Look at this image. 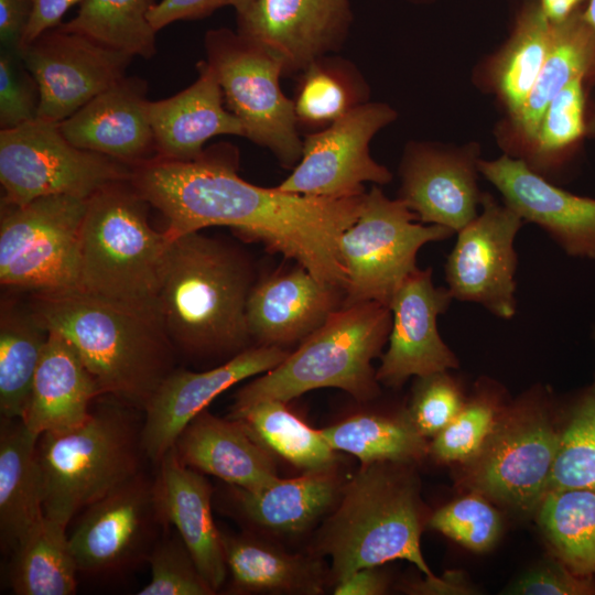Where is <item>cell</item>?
Returning a JSON list of instances; mask_svg holds the SVG:
<instances>
[{"label":"cell","mask_w":595,"mask_h":595,"mask_svg":"<svg viewBox=\"0 0 595 595\" xmlns=\"http://www.w3.org/2000/svg\"><path fill=\"white\" fill-rule=\"evenodd\" d=\"M237 167L235 149L217 147L191 161L155 156L133 165L130 182L165 217L171 239L230 227L345 291L338 242L357 219L366 192L344 198L293 194L253 185Z\"/></svg>","instance_id":"6da1fadb"},{"label":"cell","mask_w":595,"mask_h":595,"mask_svg":"<svg viewBox=\"0 0 595 595\" xmlns=\"http://www.w3.org/2000/svg\"><path fill=\"white\" fill-rule=\"evenodd\" d=\"M29 309L75 347L101 394L137 410L175 369L176 348L156 313L82 290L32 293Z\"/></svg>","instance_id":"7a4b0ae2"},{"label":"cell","mask_w":595,"mask_h":595,"mask_svg":"<svg viewBox=\"0 0 595 595\" xmlns=\"http://www.w3.org/2000/svg\"><path fill=\"white\" fill-rule=\"evenodd\" d=\"M244 252L199 231L172 239L159 313L175 346L190 356H235L250 347L247 301L256 282Z\"/></svg>","instance_id":"3957f363"},{"label":"cell","mask_w":595,"mask_h":595,"mask_svg":"<svg viewBox=\"0 0 595 595\" xmlns=\"http://www.w3.org/2000/svg\"><path fill=\"white\" fill-rule=\"evenodd\" d=\"M402 463L361 465L343 485L334 512L315 540L316 556H329L336 583L355 571L392 560L414 564L428 578L420 547L421 512L416 485Z\"/></svg>","instance_id":"277c9868"},{"label":"cell","mask_w":595,"mask_h":595,"mask_svg":"<svg viewBox=\"0 0 595 595\" xmlns=\"http://www.w3.org/2000/svg\"><path fill=\"white\" fill-rule=\"evenodd\" d=\"M151 206L130 178L107 184L87 199L80 238L79 290L159 313V292L172 239L155 230Z\"/></svg>","instance_id":"5b68a950"},{"label":"cell","mask_w":595,"mask_h":595,"mask_svg":"<svg viewBox=\"0 0 595 595\" xmlns=\"http://www.w3.org/2000/svg\"><path fill=\"white\" fill-rule=\"evenodd\" d=\"M389 306L368 301L342 306L274 368L238 390L232 408L262 400L289 402L320 388H337L358 401L379 392L371 361L388 342Z\"/></svg>","instance_id":"8992f818"},{"label":"cell","mask_w":595,"mask_h":595,"mask_svg":"<svg viewBox=\"0 0 595 595\" xmlns=\"http://www.w3.org/2000/svg\"><path fill=\"white\" fill-rule=\"evenodd\" d=\"M118 400L78 428L37 442L44 516L68 526L87 507L141 472L142 420Z\"/></svg>","instance_id":"52a82bcc"},{"label":"cell","mask_w":595,"mask_h":595,"mask_svg":"<svg viewBox=\"0 0 595 595\" xmlns=\"http://www.w3.org/2000/svg\"><path fill=\"white\" fill-rule=\"evenodd\" d=\"M454 234L444 226L419 223L403 201L390 199L372 187L365 193L357 219L339 238L346 271L343 306L368 301L389 306L400 285L418 269L419 250Z\"/></svg>","instance_id":"ba28073f"},{"label":"cell","mask_w":595,"mask_h":595,"mask_svg":"<svg viewBox=\"0 0 595 595\" xmlns=\"http://www.w3.org/2000/svg\"><path fill=\"white\" fill-rule=\"evenodd\" d=\"M87 199L52 195L21 206L2 205L1 284L32 293L79 290Z\"/></svg>","instance_id":"9c48e42d"},{"label":"cell","mask_w":595,"mask_h":595,"mask_svg":"<svg viewBox=\"0 0 595 595\" xmlns=\"http://www.w3.org/2000/svg\"><path fill=\"white\" fill-rule=\"evenodd\" d=\"M131 171L121 161L72 144L58 122L36 118L0 130L2 205L52 195L87 199L109 183L130 178Z\"/></svg>","instance_id":"30bf717a"},{"label":"cell","mask_w":595,"mask_h":595,"mask_svg":"<svg viewBox=\"0 0 595 595\" xmlns=\"http://www.w3.org/2000/svg\"><path fill=\"white\" fill-rule=\"evenodd\" d=\"M207 62L214 68L224 100L244 129V137L271 150L286 166L296 164L303 141L294 101L280 86L281 62L228 29L205 36Z\"/></svg>","instance_id":"8fae6325"},{"label":"cell","mask_w":595,"mask_h":595,"mask_svg":"<svg viewBox=\"0 0 595 595\" xmlns=\"http://www.w3.org/2000/svg\"><path fill=\"white\" fill-rule=\"evenodd\" d=\"M560 435L534 400L512 408L467 461V485L520 511H531L545 495Z\"/></svg>","instance_id":"7c38bea8"},{"label":"cell","mask_w":595,"mask_h":595,"mask_svg":"<svg viewBox=\"0 0 595 595\" xmlns=\"http://www.w3.org/2000/svg\"><path fill=\"white\" fill-rule=\"evenodd\" d=\"M394 118V110L382 102L353 107L303 141L300 161L277 188L306 196L344 198L364 194L366 182L389 183L391 173L370 156L369 143Z\"/></svg>","instance_id":"4fadbf2b"},{"label":"cell","mask_w":595,"mask_h":595,"mask_svg":"<svg viewBox=\"0 0 595 595\" xmlns=\"http://www.w3.org/2000/svg\"><path fill=\"white\" fill-rule=\"evenodd\" d=\"M482 212L458 230L446 258V288L454 300L477 303L493 315L510 320L517 311V234L523 219L489 194L482 198Z\"/></svg>","instance_id":"5bb4252c"},{"label":"cell","mask_w":595,"mask_h":595,"mask_svg":"<svg viewBox=\"0 0 595 595\" xmlns=\"http://www.w3.org/2000/svg\"><path fill=\"white\" fill-rule=\"evenodd\" d=\"M68 536L78 572L121 573L148 561L156 532L154 480L143 470L97 500Z\"/></svg>","instance_id":"9a60e30c"},{"label":"cell","mask_w":595,"mask_h":595,"mask_svg":"<svg viewBox=\"0 0 595 595\" xmlns=\"http://www.w3.org/2000/svg\"><path fill=\"white\" fill-rule=\"evenodd\" d=\"M18 53L39 86V118L54 122L123 78L133 58L60 25Z\"/></svg>","instance_id":"2e32d148"},{"label":"cell","mask_w":595,"mask_h":595,"mask_svg":"<svg viewBox=\"0 0 595 595\" xmlns=\"http://www.w3.org/2000/svg\"><path fill=\"white\" fill-rule=\"evenodd\" d=\"M289 353L277 346L253 345L206 371L175 368L143 409L141 443L144 456L158 464L190 422L217 396L244 379L271 370Z\"/></svg>","instance_id":"e0dca14e"},{"label":"cell","mask_w":595,"mask_h":595,"mask_svg":"<svg viewBox=\"0 0 595 595\" xmlns=\"http://www.w3.org/2000/svg\"><path fill=\"white\" fill-rule=\"evenodd\" d=\"M431 268L416 269L390 301L392 315L388 349L376 371L377 380L398 388L410 377H424L458 367V359L442 339L437 317L454 300L447 288L436 286Z\"/></svg>","instance_id":"ac0fdd59"},{"label":"cell","mask_w":595,"mask_h":595,"mask_svg":"<svg viewBox=\"0 0 595 595\" xmlns=\"http://www.w3.org/2000/svg\"><path fill=\"white\" fill-rule=\"evenodd\" d=\"M238 15V34L278 58L284 73L304 71L343 40L349 0H256Z\"/></svg>","instance_id":"d6986e66"},{"label":"cell","mask_w":595,"mask_h":595,"mask_svg":"<svg viewBox=\"0 0 595 595\" xmlns=\"http://www.w3.org/2000/svg\"><path fill=\"white\" fill-rule=\"evenodd\" d=\"M478 171L523 221L542 228L571 257L595 259V199L562 190L521 159L478 160Z\"/></svg>","instance_id":"ffe728a7"},{"label":"cell","mask_w":595,"mask_h":595,"mask_svg":"<svg viewBox=\"0 0 595 595\" xmlns=\"http://www.w3.org/2000/svg\"><path fill=\"white\" fill-rule=\"evenodd\" d=\"M344 290L298 264L257 279L247 301V325L259 346L301 343L343 306Z\"/></svg>","instance_id":"44dd1931"},{"label":"cell","mask_w":595,"mask_h":595,"mask_svg":"<svg viewBox=\"0 0 595 595\" xmlns=\"http://www.w3.org/2000/svg\"><path fill=\"white\" fill-rule=\"evenodd\" d=\"M147 83L125 76L58 122L75 147L137 165L156 156Z\"/></svg>","instance_id":"7402d4cb"},{"label":"cell","mask_w":595,"mask_h":595,"mask_svg":"<svg viewBox=\"0 0 595 595\" xmlns=\"http://www.w3.org/2000/svg\"><path fill=\"white\" fill-rule=\"evenodd\" d=\"M154 499L164 528L174 527L199 573L217 592L225 583L227 565L212 513L213 488L203 473L186 466L173 446L160 459Z\"/></svg>","instance_id":"603a6c76"},{"label":"cell","mask_w":595,"mask_h":595,"mask_svg":"<svg viewBox=\"0 0 595 595\" xmlns=\"http://www.w3.org/2000/svg\"><path fill=\"white\" fill-rule=\"evenodd\" d=\"M477 172L478 160L473 153L414 149L401 165L399 198L419 221L456 234L479 214L483 195Z\"/></svg>","instance_id":"cb8c5ba5"},{"label":"cell","mask_w":595,"mask_h":595,"mask_svg":"<svg viewBox=\"0 0 595 595\" xmlns=\"http://www.w3.org/2000/svg\"><path fill=\"white\" fill-rule=\"evenodd\" d=\"M198 77L178 94L148 102L156 158L191 161L203 154L213 137H244L237 117L224 107L221 87L207 61L197 64Z\"/></svg>","instance_id":"d4e9b609"},{"label":"cell","mask_w":595,"mask_h":595,"mask_svg":"<svg viewBox=\"0 0 595 595\" xmlns=\"http://www.w3.org/2000/svg\"><path fill=\"white\" fill-rule=\"evenodd\" d=\"M174 447L186 466L227 485L257 489L278 477L272 452L242 422L207 410L190 422Z\"/></svg>","instance_id":"484cf974"},{"label":"cell","mask_w":595,"mask_h":595,"mask_svg":"<svg viewBox=\"0 0 595 595\" xmlns=\"http://www.w3.org/2000/svg\"><path fill=\"white\" fill-rule=\"evenodd\" d=\"M100 394L75 347L60 333L48 331L20 420L37 436L66 432L89 419V405Z\"/></svg>","instance_id":"4316f807"},{"label":"cell","mask_w":595,"mask_h":595,"mask_svg":"<svg viewBox=\"0 0 595 595\" xmlns=\"http://www.w3.org/2000/svg\"><path fill=\"white\" fill-rule=\"evenodd\" d=\"M227 486L229 505L241 519L279 534L310 529L335 507L343 488L334 467L307 470L295 478L277 477L257 489Z\"/></svg>","instance_id":"83f0119b"},{"label":"cell","mask_w":595,"mask_h":595,"mask_svg":"<svg viewBox=\"0 0 595 595\" xmlns=\"http://www.w3.org/2000/svg\"><path fill=\"white\" fill-rule=\"evenodd\" d=\"M37 435L20 419L0 424V540L12 553L44 518Z\"/></svg>","instance_id":"f1b7e54d"},{"label":"cell","mask_w":595,"mask_h":595,"mask_svg":"<svg viewBox=\"0 0 595 595\" xmlns=\"http://www.w3.org/2000/svg\"><path fill=\"white\" fill-rule=\"evenodd\" d=\"M223 549L232 589L320 594L326 569L320 556L289 553L250 534H225Z\"/></svg>","instance_id":"f546056e"},{"label":"cell","mask_w":595,"mask_h":595,"mask_svg":"<svg viewBox=\"0 0 595 595\" xmlns=\"http://www.w3.org/2000/svg\"><path fill=\"white\" fill-rule=\"evenodd\" d=\"M595 68V39L581 12L553 24L551 46L519 113L513 118L526 145L531 144L551 100L572 80L592 77Z\"/></svg>","instance_id":"4dcf8cb0"},{"label":"cell","mask_w":595,"mask_h":595,"mask_svg":"<svg viewBox=\"0 0 595 595\" xmlns=\"http://www.w3.org/2000/svg\"><path fill=\"white\" fill-rule=\"evenodd\" d=\"M67 526L44 518L13 552L10 583L18 595H72L78 569Z\"/></svg>","instance_id":"1f68e13d"},{"label":"cell","mask_w":595,"mask_h":595,"mask_svg":"<svg viewBox=\"0 0 595 595\" xmlns=\"http://www.w3.org/2000/svg\"><path fill=\"white\" fill-rule=\"evenodd\" d=\"M281 400H262L231 408L230 419L242 422L272 453L295 467L320 470L335 466L336 451L320 430L312 429Z\"/></svg>","instance_id":"d6a6232c"},{"label":"cell","mask_w":595,"mask_h":595,"mask_svg":"<svg viewBox=\"0 0 595 595\" xmlns=\"http://www.w3.org/2000/svg\"><path fill=\"white\" fill-rule=\"evenodd\" d=\"M320 431L334 451L356 456L361 465L409 464L429 450L405 411L397 416L357 413Z\"/></svg>","instance_id":"836d02e7"},{"label":"cell","mask_w":595,"mask_h":595,"mask_svg":"<svg viewBox=\"0 0 595 595\" xmlns=\"http://www.w3.org/2000/svg\"><path fill=\"white\" fill-rule=\"evenodd\" d=\"M48 331L30 309L2 305L0 317V413L21 419Z\"/></svg>","instance_id":"e575fe53"},{"label":"cell","mask_w":595,"mask_h":595,"mask_svg":"<svg viewBox=\"0 0 595 595\" xmlns=\"http://www.w3.org/2000/svg\"><path fill=\"white\" fill-rule=\"evenodd\" d=\"M539 506V523L560 561L576 575L594 574L595 491L548 493Z\"/></svg>","instance_id":"d590c367"},{"label":"cell","mask_w":595,"mask_h":595,"mask_svg":"<svg viewBox=\"0 0 595 595\" xmlns=\"http://www.w3.org/2000/svg\"><path fill=\"white\" fill-rule=\"evenodd\" d=\"M154 0H82L77 14L60 26L131 56L156 53V31L148 14Z\"/></svg>","instance_id":"8d00e7d4"},{"label":"cell","mask_w":595,"mask_h":595,"mask_svg":"<svg viewBox=\"0 0 595 595\" xmlns=\"http://www.w3.org/2000/svg\"><path fill=\"white\" fill-rule=\"evenodd\" d=\"M552 33L553 24L539 6L529 7L495 65V85L512 119L536 84L551 46Z\"/></svg>","instance_id":"74e56055"},{"label":"cell","mask_w":595,"mask_h":595,"mask_svg":"<svg viewBox=\"0 0 595 595\" xmlns=\"http://www.w3.org/2000/svg\"><path fill=\"white\" fill-rule=\"evenodd\" d=\"M583 77L572 80L549 104L527 149L534 172L558 164L586 131Z\"/></svg>","instance_id":"f35d334b"},{"label":"cell","mask_w":595,"mask_h":595,"mask_svg":"<svg viewBox=\"0 0 595 595\" xmlns=\"http://www.w3.org/2000/svg\"><path fill=\"white\" fill-rule=\"evenodd\" d=\"M570 489L595 491V400L582 402L560 435L545 494Z\"/></svg>","instance_id":"ab89813d"},{"label":"cell","mask_w":595,"mask_h":595,"mask_svg":"<svg viewBox=\"0 0 595 595\" xmlns=\"http://www.w3.org/2000/svg\"><path fill=\"white\" fill-rule=\"evenodd\" d=\"M496 419V397L488 392L477 394L434 436L431 453L442 462L469 461L483 446Z\"/></svg>","instance_id":"60d3db41"},{"label":"cell","mask_w":595,"mask_h":595,"mask_svg":"<svg viewBox=\"0 0 595 595\" xmlns=\"http://www.w3.org/2000/svg\"><path fill=\"white\" fill-rule=\"evenodd\" d=\"M429 527L475 552L491 549L501 530L498 512L479 495L440 508L430 518Z\"/></svg>","instance_id":"b9f144b4"},{"label":"cell","mask_w":595,"mask_h":595,"mask_svg":"<svg viewBox=\"0 0 595 595\" xmlns=\"http://www.w3.org/2000/svg\"><path fill=\"white\" fill-rule=\"evenodd\" d=\"M150 582L139 595H212L216 592L199 573L190 551L177 537L158 539L148 561Z\"/></svg>","instance_id":"7bdbcfd3"},{"label":"cell","mask_w":595,"mask_h":595,"mask_svg":"<svg viewBox=\"0 0 595 595\" xmlns=\"http://www.w3.org/2000/svg\"><path fill=\"white\" fill-rule=\"evenodd\" d=\"M459 385L447 371L418 377L405 413L418 432L426 437L440 433L463 409Z\"/></svg>","instance_id":"ee69618b"},{"label":"cell","mask_w":595,"mask_h":595,"mask_svg":"<svg viewBox=\"0 0 595 595\" xmlns=\"http://www.w3.org/2000/svg\"><path fill=\"white\" fill-rule=\"evenodd\" d=\"M354 105L347 85L318 60L304 69V76L294 100L299 121L309 125H331Z\"/></svg>","instance_id":"f6af8a7d"},{"label":"cell","mask_w":595,"mask_h":595,"mask_svg":"<svg viewBox=\"0 0 595 595\" xmlns=\"http://www.w3.org/2000/svg\"><path fill=\"white\" fill-rule=\"evenodd\" d=\"M39 86L19 53L0 54V128L12 129L39 118Z\"/></svg>","instance_id":"bcb514c9"},{"label":"cell","mask_w":595,"mask_h":595,"mask_svg":"<svg viewBox=\"0 0 595 595\" xmlns=\"http://www.w3.org/2000/svg\"><path fill=\"white\" fill-rule=\"evenodd\" d=\"M595 587L586 578L572 573L564 564L545 562L529 570L502 594L510 595H587Z\"/></svg>","instance_id":"7dc6e473"},{"label":"cell","mask_w":595,"mask_h":595,"mask_svg":"<svg viewBox=\"0 0 595 595\" xmlns=\"http://www.w3.org/2000/svg\"><path fill=\"white\" fill-rule=\"evenodd\" d=\"M256 0H161L155 2L148 19L158 32L180 20H194L221 7H232L237 14L245 12Z\"/></svg>","instance_id":"c3c4849f"},{"label":"cell","mask_w":595,"mask_h":595,"mask_svg":"<svg viewBox=\"0 0 595 595\" xmlns=\"http://www.w3.org/2000/svg\"><path fill=\"white\" fill-rule=\"evenodd\" d=\"M32 12V0H0V42L2 48L17 51Z\"/></svg>","instance_id":"681fc988"},{"label":"cell","mask_w":595,"mask_h":595,"mask_svg":"<svg viewBox=\"0 0 595 595\" xmlns=\"http://www.w3.org/2000/svg\"><path fill=\"white\" fill-rule=\"evenodd\" d=\"M78 1L82 0H32L31 17L19 50L45 31L60 25L66 11Z\"/></svg>","instance_id":"f907efd6"},{"label":"cell","mask_w":595,"mask_h":595,"mask_svg":"<svg viewBox=\"0 0 595 595\" xmlns=\"http://www.w3.org/2000/svg\"><path fill=\"white\" fill-rule=\"evenodd\" d=\"M387 591L385 576L377 566L363 567L336 583L335 595H380Z\"/></svg>","instance_id":"816d5d0a"},{"label":"cell","mask_w":595,"mask_h":595,"mask_svg":"<svg viewBox=\"0 0 595 595\" xmlns=\"http://www.w3.org/2000/svg\"><path fill=\"white\" fill-rule=\"evenodd\" d=\"M584 0H540L539 8L552 24H559L578 12Z\"/></svg>","instance_id":"f5cc1de1"},{"label":"cell","mask_w":595,"mask_h":595,"mask_svg":"<svg viewBox=\"0 0 595 595\" xmlns=\"http://www.w3.org/2000/svg\"><path fill=\"white\" fill-rule=\"evenodd\" d=\"M581 15L585 23L591 29L594 39H595V0H588V3L583 12H581ZM593 78H595V68L593 73Z\"/></svg>","instance_id":"db71d44e"},{"label":"cell","mask_w":595,"mask_h":595,"mask_svg":"<svg viewBox=\"0 0 595 595\" xmlns=\"http://www.w3.org/2000/svg\"><path fill=\"white\" fill-rule=\"evenodd\" d=\"M591 393H592V396H593V398H594V400H595V386H594V388H593V390H592Z\"/></svg>","instance_id":"11a10c76"}]
</instances>
